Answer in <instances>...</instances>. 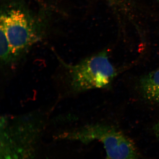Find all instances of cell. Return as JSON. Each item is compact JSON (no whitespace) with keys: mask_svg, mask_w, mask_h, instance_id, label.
I'll use <instances>...</instances> for the list:
<instances>
[{"mask_svg":"<svg viewBox=\"0 0 159 159\" xmlns=\"http://www.w3.org/2000/svg\"><path fill=\"white\" fill-rule=\"evenodd\" d=\"M0 30L6 35L17 61L42 39L44 32L39 18L24 4L17 2L2 7Z\"/></svg>","mask_w":159,"mask_h":159,"instance_id":"1","label":"cell"},{"mask_svg":"<svg viewBox=\"0 0 159 159\" xmlns=\"http://www.w3.org/2000/svg\"><path fill=\"white\" fill-rule=\"evenodd\" d=\"M62 63L67 71L71 89L75 93L106 88L117 75L106 51L86 57L75 64L63 61Z\"/></svg>","mask_w":159,"mask_h":159,"instance_id":"2","label":"cell"},{"mask_svg":"<svg viewBox=\"0 0 159 159\" xmlns=\"http://www.w3.org/2000/svg\"><path fill=\"white\" fill-rule=\"evenodd\" d=\"M68 138L84 142L98 140L105 149V159H139L138 150L134 142L121 131L103 124L85 125L65 134Z\"/></svg>","mask_w":159,"mask_h":159,"instance_id":"3","label":"cell"},{"mask_svg":"<svg viewBox=\"0 0 159 159\" xmlns=\"http://www.w3.org/2000/svg\"><path fill=\"white\" fill-rule=\"evenodd\" d=\"M139 84L142 96L146 100L159 103V67L143 76Z\"/></svg>","mask_w":159,"mask_h":159,"instance_id":"4","label":"cell"},{"mask_svg":"<svg viewBox=\"0 0 159 159\" xmlns=\"http://www.w3.org/2000/svg\"><path fill=\"white\" fill-rule=\"evenodd\" d=\"M153 130L157 138L159 139V121L154 126Z\"/></svg>","mask_w":159,"mask_h":159,"instance_id":"5","label":"cell"},{"mask_svg":"<svg viewBox=\"0 0 159 159\" xmlns=\"http://www.w3.org/2000/svg\"><path fill=\"white\" fill-rule=\"evenodd\" d=\"M111 6H116L122 2V0H106Z\"/></svg>","mask_w":159,"mask_h":159,"instance_id":"6","label":"cell"},{"mask_svg":"<svg viewBox=\"0 0 159 159\" xmlns=\"http://www.w3.org/2000/svg\"></svg>","mask_w":159,"mask_h":159,"instance_id":"7","label":"cell"}]
</instances>
